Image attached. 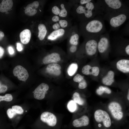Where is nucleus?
Returning a JSON list of instances; mask_svg holds the SVG:
<instances>
[{"label":"nucleus","mask_w":129,"mask_h":129,"mask_svg":"<svg viewBox=\"0 0 129 129\" xmlns=\"http://www.w3.org/2000/svg\"><path fill=\"white\" fill-rule=\"evenodd\" d=\"M99 37L85 40L84 49L85 53L88 55L92 56L97 53Z\"/></svg>","instance_id":"obj_9"},{"label":"nucleus","mask_w":129,"mask_h":129,"mask_svg":"<svg viewBox=\"0 0 129 129\" xmlns=\"http://www.w3.org/2000/svg\"><path fill=\"white\" fill-rule=\"evenodd\" d=\"M97 93L99 95H101L103 93L110 94L111 93V90L109 88L103 86H100L96 91Z\"/></svg>","instance_id":"obj_26"},{"label":"nucleus","mask_w":129,"mask_h":129,"mask_svg":"<svg viewBox=\"0 0 129 129\" xmlns=\"http://www.w3.org/2000/svg\"><path fill=\"white\" fill-rule=\"evenodd\" d=\"M108 108L115 120L119 121L122 119L124 113L122 107L119 103L115 101L111 102L108 104Z\"/></svg>","instance_id":"obj_7"},{"label":"nucleus","mask_w":129,"mask_h":129,"mask_svg":"<svg viewBox=\"0 0 129 129\" xmlns=\"http://www.w3.org/2000/svg\"><path fill=\"white\" fill-rule=\"evenodd\" d=\"M50 27L52 31L57 30L61 28L58 22L51 23Z\"/></svg>","instance_id":"obj_32"},{"label":"nucleus","mask_w":129,"mask_h":129,"mask_svg":"<svg viewBox=\"0 0 129 129\" xmlns=\"http://www.w3.org/2000/svg\"><path fill=\"white\" fill-rule=\"evenodd\" d=\"M57 22L59 24L61 28L65 29L70 27L69 26L70 24L68 21L66 19H64V18H60Z\"/></svg>","instance_id":"obj_27"},{"label":"nucleus","mask_w":129,"mask_h":129,"mask_svg":"<svg viewBox=\"0 0 129 129\" xmlns=\"http://www.w3.org/2000/svg\"><path fill=\"white\" fill-rule=\"evenodd\" d=\"M124 34L126 35L129 36V22L127 23V25L124 27Z\"/></svg>","instance_id":"obj_36"},{"label":"nucleus","mask_w":129,"mask_h":129,"mask_svg":"<svg viewBox=\"0 0 129 129\" xmlns=\"http://www.w3.org/2000/svg\"><path fill=\"white\" fill-rule=\"evenodd\" d=\"M92 0H74L75 3L78 4L84 5L91 1Z\"/></svg>","instance_id":"obj_34"},{"label":"nucleus","mask_w":129,"mask_h":129,"mask_svg":"<svg viewBox=\"0 0 129 129\" xmlns=\"http://www.w3.org/2000/svg\"><path fill=\"white\" fill-rule=\"evenodd\" d=\"M127 99L128 100H129V90H128V94L127 95Z\"/></svg>","instance_id":"obj_42"},{"label":"nucleus","mask_w":129,"mask_h":129,"mask_svg":"<svg viewBox=\"0 0 129 129\" xmlns=\"http://www.w3.org/2000/svg\"><path fill=\"white\" fill-rule=\"evenodd\" d=\"M39 5V2L36 1L28 4L26 6L25 10V14L30 16L35 15L37 12Z\"/></svg>","instance_id":"obj_16"},{"label":"nucleus","mask_w":129,"mask_h":129,"mask_svg":"<svg viewBox=\"0 0 129 129\" xmlns=\"http://www.w3.org/2000/svg\"><path fill=\"white\" fill-rule=\"evenodd\" d=\"M114 72L112 70L109 71L107 75L102 78V82L103 84L106 85H111L114 81Z\"/></svg>","instance_id":"obj_21"},{"label":"nucleus","mask_w":129,"mask_h":129,"mask_svg":"<svg viewBox=\"0 0 129 129\" xmlns=\"http://www.w3.org/2000/svg\"><path fill=\"white\" fill-rule=\"evenodd\" d=\"M117 69L121 72L127 73L129 72V60L127 59H121L118 61L116 64Z\"/></svg>","instance_id":"obj_18"},{"label":"nucleus","mask_w":129,"mask_h":129,"mask_svg":"<svg viewBox=\"0 0 129 129\" xmlns=\"http://www.w3.org/2000/svg\"><path fill=\"white\" fill-rule=\"evenodd\" d=\"M66 3L60 1L53 5L51 10L54 15L58 16L60 18H65L68 16L69 9L67 7Z\"/></svg>","instance_id":"obj_5"},{"label":"nucleus","mask_w":129,"mask_h":129,"mask_svg":"<svg viewBox=\"0 0 129 129\" xmlns=\"http://www.w3.org/2000/svg\"><path fill=\"white\" fill-rule=\"evenodd\" d=\"M49 88V86L47 84L44 83H41L33 92L34 97L38 100L43 99Z\"/></svg>","instance_id":"obj_11"},{"label":"nucleus","mask_w":129,"mask_h":129,"mask_svg":"<svg viewBox=\"0 0 129 129\" xmlns=\"http://www.w3.org/2000/svg\"><path fill=\"white\" fill-rule=\"evenodd\" d=\"M7 113L10 118H13L16 114V112L12 108H9L7 111Z\"/></svg>","instance_id":"obj_31"},{"label":"nucleus","mask_w":129,"mask_h":129,"mask_svg":"<svg viewBox=\"0 0 129 129\" xmlns=\"http://www.w3.org/2000/svg\"><path fill=\"white\" fill-rule=\"evenodd\" d=\"M67 107L69 111L72 112H75L77 108L76 103L73 100H70L68 102Z\"/></svg>","instance_id":"obj_28"},{"label":"nucleus","mask_w":129,"mask_h":129,"mask_svg":"<svg viewBox=\"0 0 129 129\" xmlns=\"http://www.w3.org/2000/svg\"><path fill=\"white\" fill-rule=\"evenodd\" d=\"M13 2L11 0H3L0 4V11L6 12L10 10L12 7Z\"/></svg>","instance_id":"obj_23"},{"label":"nucleus","mask_w":129,"mask_h":129,"mask_svg":"<svg viewBox=\"0 0 129 129\" xmlns=\"http://www.w3.org/2000/svg\"><path fill=\"white\" fill-rule=\"evenodd\" d=\"M81 71L82 73L85 75H92L96 76L98 75L100 70L97 66L91 67L89 65H86L83 67Z\"/></svg>","instance_id":"obj_17"},{"label":"nucleus","mask_w":129,"mask_h":129,"mask_svg":"<svg viewBox=\"0 0 129 129\" xmlns=\"http://www.w3.org/2000/svg\"><path fill=\"white\" fill-rule=\"evenodd\" d=\"M4 35L3 32L0 31V41L4 37Z\"/></svg>","instance_id":"obj_41"},{"label":"nucleus","mask_w":129,"mask_h":129,"mask_svg":"<svg viewBox=\"0 0 129 129\" xmlns=\"http://www.w3.org/2000/svg\"><path fill=\"white\" fill-rule=\"evenodd\" d=\"M8 51L9 54H12L14 53V51L13 48L11 46H9L8 47Z\"/></svg>","instance_id":"obj_39"},{"label":"nucleus","mask_w":129,"mask_h":129,"mask_svg":"<svg viewBox=\"0 0 129 129\" xmlns=\"http://www.w3.org/2000/svg\"><path fill=\"white\" fill-rule=\"evenodd\" d=\"M7 87L5 85L3 84L0 81V94L5 93L7 90Z\"/></svg>","instance_id":"obj_33"},{"label":"nucleus","mask_w":129,"mask_h":129,"mask_svg":"<svg viewBox=\"0 0 129 129\" xmlns=\"http://www.w3.org/2000/svg\"><path fill=\"white\" fill-rule=\"evenodd\" d=\"M60 59V54L58 53L54 52L45 56L43 59V62L45 64L57 63Z\"/></svg>","instance_id":"obj_14"},{"label":"nucleus","mask_w":129,"mask_h":129,"mask_svg":"<svg viewBox=\"0 0 129 129\" xmlns=\"http://www.w3.org/2000/svg\"><path fill=\"white\" fill-rule=\"evenodd\" d=\"M72 27L68 28H60L57 30L52 31L47 37V39L51 42H54L68 37Z\"/></svg>","instance_id":"obj_8"},{"label":"nucleus","mask_w":129,"mask_h":129,"mask_svg":"<svg viewBox=\"0 0 129 129\" xmlns=\"http://www.w3.org/2000/svg\"><path fill=\"white\" fill-rule=\"evenodd\" d=\"M40 119L43 123L51 128L55 127L57 124V119L55 116L52 113L45 112L42 113Z\"/></svg>","instance_id":"obj_10"},{"label":"nucleus","mask_w":129,"mask_h":129,"mask_svg":"<svg viewBox=\"0 0 129 129\" xmlns=\"http://www.w3.org/2000/svg\"><path fill=\"white\" fill-rule=\"evenodd\" d=\"M13 109L16 113L19 114H22L23 113L24 110L22 108L19 106L14 105L12 107Z\"/></svg>","instance_id":"obj_30"},{"label":"nucleus","mask_w":129,"mask_h":129,"mask_svg":"<svg viewBox=\"0 0 129 129\" xmlns=\"http://www.w3.org/2000/svg\"><path fill=\"white\" fill-rule=\"evenodd\" d=\"M77 49V46L71 45L70 47L69 50L70 52L72 53L76 52Z\"/></svg>","instance_id":"obj_37"},{"label":"nucleus","mask_w":129,"mask_h":129,"mask_svg":"<svg viewBox=\"0 0 129 129\" xmlns=\"http://www.w3.org/2000/svg\"><path fill=\"white\" fill-rule=\"evenodd\" d=\"M72 98L75 103L80 105H82L84 103L83 100L81 97L80 94L77 92H75L73 94Z\"/></svg>","instance_id":"obj_25"},{"label":"nucleus","mask_w":129,"mask_h":129,"mask_svg":"<svg viewBox=\"0 0 129 129\" xmlns=\"http://www.w3.org/2000/svg\"><path fill=\"white\" fill-rule=\"evenodd\" d=\"M61 69L60 65L57 63L49 64L46 68L48 73L55 76H59L61 74Z\"/></svg>","instance_id":"obj_15"},{"label":"nucleus","mask_w":129,"mask_h":129,"mask_svg":"<svg viewBox=\"0 0 129 129\" xmlns=\"http://www.w3.org/2000/svg\"><path fill=\"white\" fill-rule=\"evenodd\" d=\"M72 14L80 22H83L99 15H102V12L96 2L92 0L84 5H80L72 1Z\"/></svg>","instance_id":"obj_2"},{"label":"nucleus","mask_w":129,"mask_h":129,"mask_svg":"<svg viewBox=\"0 0 129 129\" xmlns=\"http://www.w3.org/2000/svg\"><path fill=\"white\" fill-rule=\"evenodd\" d=\"M109 33L105 32L99 37L98 42L97 50L101 54L106 53L109 49L110 39Z\"/></svg>","instance_id":"obj_6"},{"label":"nucleus","mask_w":129,"mask_h":129,"mask_svg":"<svg viewBox=\"0 0 129 129\" xmlns=\"http://www.w3.org/2000/svg\"><path fill=\"white\" fill-rule=\"evenodd\" d=\"M38 38L40 40L43 41L47 36L48 32L47 29L45 25L43 23L39 24L38 26Z\"/></svg>","instance_id":"obj_20"},{"label":"nucleus","mask_w":129,"mask_h":129,"mask_svg":"<svg viewBox=\"0 0 129 129\" xmlns=\"http://www.w3.org/2000/svg\"><path fill=\"white\" fill-rule=\"evenodd\" d=\"M13 99L12 95L9 94H7L4 96H0V102L3 101L6 102H11Z\"/></svg>","instance_id":"obj_29"},{"label":"nucleus","mask_w":129,"mask_h":129,"mask_svg":"<svg viewBox=\"0 0 129 129\" xmlns=\"http://www.w3.org/2000/svg\"><path fill=\"white\" fill-rule=\"evenodd\" d=\"M73 80L74 82L79 83L78 87L80 89H83L87 86V84L84 77L79 74H77L74 77Z\"/></svg>","instance_id":"obj_22"},{"label":"nucleus","mask_w":129,"mask_h":129,"mask_svg":"<svg viewBox=\"0 0 129 129\" xmlns=\"http://www.w3.org/2000/svg\"><path fill=\"white\" fill-rule=\"evenodd\" d=\"M78 29L81 35L85 40L98 37L106 32L104 20L102 15L80 22Z\"/></svg>","instance_id":"obj_1"},{"label":"nucleus","mask_w":129,"mask_h":129,"mask_svg":"<svg viewBox=\"0 0 129 129\" xmlns=\"http://www.w3.org/2000/svg\"><path fill=\"white\" fill-rule=\"evenodd\" d=\"M4 53V49L1 46H0V58L3 56Z\"/></svg>","instance_id":"obj_40"},{"label":"nucleus","mask_w":129,"mask_h":129,"mask_svg":"<svg viewBox=\"0 0 129 129\" xmlns=\"http://www.w3.org/2000/svg\"><path fill=\"white\" fill-rule=\"evenodd\" d=\"M102 16L104 20L108 22L111 30L116 31L129 18V9L104 14Z\"/></svg>","instance_id":"obj_4"},{"label":"nucleus","mask_w":129,"mask_h":129,"mask_svg":"<svg viewBox=\"0 0 129 129\" xmlns=\"http://www.w3.org/2000/svg\"><path fill=\"white\" fill-rule=\"evenodd\" d=\"M13 73L14 75L17 77L19 80L23 81H26L29 76L27 70L20 65H17L14 68Z\"/></svg>","instance_id":"obj_12"},{"label":"nucleus","mask_w":129,"mask_h":129,"mask_svg":"<svg viewBox=\"0 0 129 129\" xmlns=\"http://www.w3.org/2000/svg\"><path fill=\"white\" fill-rule=\"evenodd\" d=\"M60 17L58 16L54 15L51 17V20L52 22H57L59 20Z\"/></svg>","instance_id":"obj_35"},{"label":"nucleus","mask_w":129,"mask_h":129,"mask_svg":"<svg viewBox=\"0 0 129 129\" xmlns=\"http://www.w3.org/2000/svg\"><path fill=\"white\" fill-rule=\"evenodd\" d=\"M90 120L88 117L84 115L79 118L74 120L72 122V125L75 128H82L89 126Z\"/></svg>","instance_id":"obj_13"},{"label":"nucleus","mask_w":129,"mask_h":129,"mask_svg":"<svg viewBox=\"0 0 129 129\" xmlns=\"http://www.w3.org/2000/svg\"><path fill=\"white\" fill-rule=\"evenodd\" d=\"M78 68V65L76 63H73L70 64L67 70L68 75L70 76L74 75L77 71Z\"/></svg>","instance_id":"obj_24"},{"label":"nucleus","mask_w":129,"mask_h":129,"mask_svg":"<svg viewBox=\"0 0 129 129\" xmlns=\"http://www.w3.org/2000/svg\"><path fill=\"white\" fill-rule=\"evenodd\" d=\"M30 31L28 29L24 30L20 33V37L21 42L24 44H26L29 42L31 37Z\"/></svg>","instance_id":"obj_19"},{"label":"nucleus","mask_w":129,"mask_h":129,"mask_svg":"<svg viewBox=\"0 0 129 129\" xmlns=\"http://www.w3.org/2000/svg\"><path fill=\"white\" fill-rule=\"evenodd\" d=\"M16 48L18 51H21L22 50V48L21 44L19 43H17Z\"/></svg>","instance_id":"obj_38"},{"label":"nucleus","mask_w":129,"mask_h":129,"mask_svg":"<svg viewBox=\"0 0 129 129\" xmlns=\"http://www.w3.org/2000/svg\"><path fill=\"white\" fill-rule=\"evenodd\" d=\"M96 2L100 8L102 15L129 9L128 5L122 0H98Z\"/></svg>","instance_id":"obj_3"}]
</instances>
